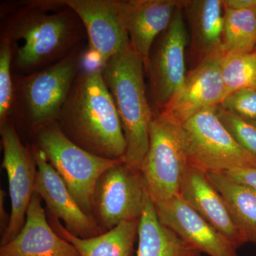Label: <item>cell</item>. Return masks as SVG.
Listing matches in <instances>:
<instances>
[{
  "instance_id": "23",
  "label": "cell",
  "mask_w": 256,
  "mask_h": 256,
  "mask_svg": "<svg viewBox=\"0 0 256 256\" xmlns=\"http://www.w3.org/2000/svg\"><path fill=\"white\" fill-rule=\"evenodd\" d=\"M222 74L226 96L245 88L256 87V50L224 55Z\"/></svg>"
},
{
  "instance_id": "11",
  "label": "cell",
  "mask_w": 256,
  "mask_h": 256,
  "mask_svg": "<svg viewBox=\"0 0 256 256\" xmlns=\"http://www.w3.org/2000/svg\"><path fill=\"white\" fill-rule=\"evenodd\" d=\"M224 54L206 57L186 75L180 92L159 114L182 124L190 118L220 106L226 96L222 74Z\"/></svg>"
},
{
  "instance_id": "3",
  "label": "cell",
  "mask_w": 256,
  "mask_h": 256,
  "mask_svg": "<svg viewBox=\"0 0 256 256\" xmlns=\"http://www.w3.org/2000/svg\"><path fill=\"white\" fill-rule=\"evenodd\" d=\"M100 68L127 144L124 163L140 170L149 148L150 128L154 114L146 97L144 64L130 44Z\"/></svg>"
},
{
  "instance_id": "13",
  "label": "cell",
  "mask_w": 256,
  "mask_h": 256,
  "mask_svg": "<svg viewBox=\"0 0 256 256\" xmlns=\"http://www.w3.org/2000/svg\"><path fill=\"white\" fill-rule=\"evenodd\" d=\"M84 25L90 53L98 66L130 45L129 36L121 24L116 0H63Z\"/></svg>"
},
{
  "instance_id": "12",
  "label": "cell",
  "mask_w": 256,
  "mask_h": 256,
  "mask_svg": "<svg viewBox=\"0 0 256 256\" xmlns=\"http://www.w3.org/2000/svg\"><path fill=\"white\" fill-rule=\"evenodd\" d=\"M31 150L37 166L35 193L46 203L48 214L63 220L65 228L80 238H92L104 233L95 218L79 206L45 153L36 146Z\"/></svg>"
},
{
  "instance_id": "2",
  "label": "cell",
  "mask_w": 256,
  "mask_h": 256,
  "mask_svg": "<svg viewBox=\"0 0 256 256\" xmlns=\"http://www.w3.org/2000/svg\"><path fill=\"white\" fill-rule=\"evenodd\" d=\"M56 122L69 139L86 150L124 161L127 144L100 66L80 70Z\"/></svg>"
},
{
  "instance_id": "16",
  "label": "cell",
  "mask_w": 256,
  "mask_h": 256,
  "mask_svg": "<svg viewBox=\"0 0 256 256\" xmlns=\"http://www.w3.org/2000/svg\"><path fill=\"white\" fill-rule=\"evenodd\" d=\"M178 195L237 248L248 242L223 196L210 182L207 172L188 164L182 178Z\"/></svg>"
},
{
  "instance_id": "9",
  "label": "cell",
  "mask_w": 256,
  "mask_h": 256,
  "mask_svg": "<svg viewBox=\"0 0 256 256\" xmlns=\"http://www.w3.org/2000/svg\"><path fill=\"white\" fill-rule=\"evenodd\" d=\"M182 6L176 10L169 28L160 35L159 41L152 50L146 70L149 77L152 100L159 110L156 112L169 105L186 76L185 48L188 34L182 12Z\"/></svg>"
},
{
  "instance_id": "1",
  "label": "cell",
  "mask_w": 256,
  "mask_h": 256,
  "mask_svg": "<svg viewBox=\"0 0 256 256\" xmlns=\"http://www.w3.org/2000/svg\"><path fill=\"white\" fill-rule=\"evenodd\" d=\"M60 8L57 0L30 2L2 24L1 38L23 43L13 53L12 68L18 75L53 65L80 46L86 31L78 15L67 6L47 12Z\"/></svg>"
},
{
  "instance_id": "17",
  "label": "cell",
  "mask_w": 256,
  "mask_h": 256,
  "mask_svg": "<svg viewBox=\"0 0 256 256\" xmlns=\"http://www.w3.org/2000/svg\"><path fill=\"white\" fill-rule=\"evenodd\" d=\"M48 222L41 197L34 193L23 228L11 242L1 246L0 256H80Z\"/></svg>"
},
{
  "instance_id": "6",
  "label": "cell",
  "mask_w": 256,
  "mask_h": 256,
  "mask_svg": "<svg viewBox=\"0 0 256 256\" xmlns=\"http://www.w3.org/2000/svg\"><path fill=\"white\" fill-rule=\"evenodd\" d=\"M190 164L182 124L154 112L149 148L140 169L154 203L178 196L182 178Z\"/></svg>"
},
{
  "instance_id": "10",
  "label": "cell",
  "mask_w": 256,
  "mask_h": 256,
  "mask_svg": "<svg viewBox=\"0 0 256 256\" xmlns=\"http://www.w3.org/2000/svg\"><path fill=\"white\" fill-rule=\"evenodd\" d=\"M0 134L2 166L8 174L12 205L9 224L2 236L3 246L14 239L24 225L26 212L35 193L37 166L32 150L21 142L11 119L0 126Z\"/></svg>"
},
{
  "instance_id": "22",
  "label": "cell",
  "mask_w": 256,
  "mask_h": 256,
  "mask_svg": "<svg viewBox=\"0 0 256 256\" xmlns=\"http://www.w3.org/2000/svg\"><path fill=\"white\" fill-rule=\"evenodd\" d=\"M256 45V9L224 8V55L250 53Z\"/></svg>"
},
{
  "instance_id": "18",
  "label": "cell",
  "mask_w": 256,
  "mask_h": 256,
  "mask_svg": "<svg viewBox=\"0 0 256 256\" xmlns=\"http://www.w3.org/2000/svg\"><path fill=\"white\" fill-rule=\"evenodd\" d=\"M139 220L124 222L97 236L82 238L69 232L58 218L50 214L48 218L52 228L72 244L80 256H130Z\"/></svg>"
},
{
  "instance_id": "8",
  "label": "cell",
  "mask_w": 256,
  "mask_h": 256,
  "mask_svg": "<svg viewBox=\"0 0 256 256\" xmlns=\"http://www.w3.org/2000/svg\"><path fill=\"white\" fill-rule=\"evenodd\" d=\"M149 197L140 170L121 162L106 170L98 180L92 214L102 232H108L122 222L139 220Z\"/></svg>"
},
{
  "instance_id": "27",
  "label": "cell",
  "mask_w": 256,
  "mask_h": 256,
  "mask_svg": "<svg viewBox=\"0 0 256 256\" xmlns=\"http://www.w3.org/2000/svg\"><path fill=\"white\" fill-rule=\"evenodd\" d=\"M224 173L236 182L256 192V168H236Z\"/></svg>"
},
{
  "instance_id": "25",
  "label": "cell",
  "mask_w": 256,
  "mask_h": 256,
  "mask_svg": "<svg viewBox=\"0 0 256 256\" xmlns=\"http://www.w3.org/2000/svg\"><path fill=\"white\" fill-rule=\"evenodd\" d=\"M216 111L220 120L234 140L256 158V121L224 110L220 106Z\"/></svg>"
},
{
  "instance_id": "21",
  "label": "cell",
  "mask_w": 256,
  "mask_h": 256,
  "mask_svg": "<svg viewBox=\"0 0 256 256\" xmlns=\"http://www.w3.org/2000/svg\"><path fill=\"white\" fill-rule=\"evenodd\" d=\"M248 242L256 245V192L220 172H207Z\"/></svg>"
},
{
  "instance_id": "15",
  "label": "cell",
  "mask_w": 256,
  "mask_h": 256,
  "mask_svg": "<svg viewBox=\"0 0 256 256\" xmlns=\"http://www.w3.org/2000/svg\"><path fill=\"white\" fill-rule=\"evenodd\" d=\"M163 225L190 246L210 256H238L237 248L178 195L154 203Z\"/></svg>"
},
{
  "instance_id": "26",
  "label": "cell",
  "mask_w": 256,
  "mask_h": 256,
  "mask_svg": "<svg viewBox=\"0 0 256 256\" xmlns=\"http://www.w3.org/2000/svg\"><path fill=\"white\" fill-rule=\"evenodd\" d=\"M224 110L256 121V87H248L230 92L220 104Z\"/></svg>"
},
{
  "instance_id": "5",
  "label": "cell",
  "mask_w": 256,
  "mask_h": 256,
  "mask_svg": "<svg viewBox=\"0 0 256 256\" xmlns=\"http://www.w3.org/2000/svg\"><path fill=\"white\" fill-rule=\"evenodd\" d=\"M34 134L36 146L45 153L79 206L94 217L92 201L98 180L106 170L124 160L101 158L86 150L64 134L56 121L42 126Z\"/></svg>"
},
{
  "instance_id": "28",
  "label": "cell",
  "mask_w": 256,
  "mask_h": 256,
  "mask_svg": "<svg viewBox=\"0 0 256 256\" xmlns=\"http://www.w3.org/2000/svg\"><path fill=\"white\" fill-rule=\"evenodd\" d=\"M223 4L229 9H256V0H224Z\"/></svg>"
},
{
  "instance_id": "20",
  "label": "cell",
  "mask_w": 256,
  "mask_h": 256,
  "mask_svg": "<svg viewBox=\"0 0 256 256\" xmlns=\"http://www.w3.org/2000/svg\"><path fill=\"white\" fill-rule=\"evenodd\" d=\"M195 48L202 60L223 53L224 6L223 0L186 1Z\"/></svg>"
},
{
  "instance_id": "14",
  "label": "cell",
  "mask_w": 256,
  "mask_h": 256,
  "mask_svg": "<svg viewBox=\"0 0 256 256\" xmlns=\"http://www.w3.org/2000/svg\"><path fill=\"white\" fill-rule=\"evenodd\" d=\"M184 2L175 0H116L120 21L144 70L156 38L166 31L176 10Z\"/></svg>"
},
{
  "instance_id": "7",
  "label": "cell",
  "mask_w": 256,
  "mask_h": 256,
  "mask_svg": "<svg viewBox=\"0 0 256 256\" xmlns=\"http://www.w3.org/2000/svg\"><path fill=\"white\" fill-rule=\"evenodd\" d=\"M217 107L202 111L182 124L190 164L207 172L256 168V158L232 137L220 120Z\"/></svg>"
},
{
  "instance_id": "4",
  "label": "cell",
  "mask_w": 256,
  "mask_h": 256,
  "mask_svg": "<svg viewBox=\"0 0 256 256\" xmlns=\"http://www.w3.org/2000/svg\"><path fill=\"white\" fill-rule=\"evenodd\" d=\"M82 46L53 65L38 72L14 74L12 112L32 132L56 121L74 80L80 70Z\"/></svg>"
},
{
  "instance_id": "19",
  "label": "cell",
  "mask_w": 256,
  "mask_h": 256,
  "mask_svg": "<svg viewBox=\"0 0 256 256\" xmlns=\"http://www.w3.org/2000/svg\"><path fill=\"white\" fill-rule=\"evenodd\" d=\"M137 256H201L160 222L150 196L146 202L138 229Z\"/></svg>"
},
{
  "instance_id": "24",
  "label": "cell",
  "mask_w": 256,
  "mask_h": 256,
  "mask_svg": "<svg viewBox=\"0 0 256 256\" xmlns=\"http://www.w3.org/2000/svg\"><path fill=\"white\" fill-rule=\"evenodd\" d=\"M13 47L6 38L0 41V126L10 119L14 102Z\"/></svg>"
}]
</instances>
